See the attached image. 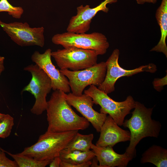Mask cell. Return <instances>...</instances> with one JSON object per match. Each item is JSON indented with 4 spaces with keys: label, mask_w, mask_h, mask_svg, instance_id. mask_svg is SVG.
<instances>
[{
    "label": "cell",
    "mask_w": 167,
    "mask_h": 167,
    "mask_svg": "<svg viewBox=\"0 0 167 167\" xmlns=\"http://www.w3.org/2000/svg\"><path fill=\"white\" fill-rule=\"evenodd\" d=\"M65 92L60 90L54 91L47 101V131L50 132H62L84 130L90 125L84 117L77 114L66 101Z\"/></svg>",
    "instance_id": "obj_1"
},
{
    "label": "cell",
    "mask_w": 167,
    "mask_h": 167,
    "mask_svg": "<svg viewBox=\"0 0 167 167\" xmlns=\"http://www.w3.org/2000/svg\"><path fill=\"white\" fill-rule=\"evenodd\" d=\"M134 110L131 117L124 120L122 126L129 129L131 135L130 143L125 152L136 157V147L143 139L148 137L157 138L161 127L158 121L152 118L153 108H147L144 105L135 101Z\"/></svg>",
    "instance_id": "obj_2"
},
{
    "label": "cell",
    "mask_w": 167,
    "mask_h": 167,
    "mask_svg": "<svg viewBox=\"0 0 167 167\" xmlns=\"http://www.w3.org/2000/svg\"><path fill=\"white\" fill-rule=\"evenodd\" d=\"M78 132V130L58 132L46 131L40 135L36 143L19 153L39 161L51 160L59 156L60 152Z\"/></svg>",
    "instance_id": "obj_3"
},
{
    "label": "cell",
    "mask_w": 167,
    "mask_h": 167,
    "mask_svg": "<svg viewBox=\"0 0 167 167\" xmlns=\"http://www.w3.org/2000/svg\"><path fill=\"white\" fill-rule=\"evenodd\" d=\"M84 92L92 98L94 104L100 106V113L108 114L119 126L122 125L125 117L135 107V101L131 96L123 101H116L93 85Z\"/></svg>",
    "instance_id": "obj_4"
},
{
    "label": "cell",
    "mask_w": 167,
    "mask_h": 167,
    "mask_svg": "<svg viewBox=\"0 0 167 167\" xmlns=\"http://www.w3.org/2000/svg\"><path fill=\"white\" fill-rule=\"evenodd\" d=\"M51 40L54 44L61 45L64 48L75 47L92 50L98 55L105 54L109 46L106 36L98 32L87 34L67 32L54 35Z\"/></svg>",
    "instance_id": "obj_5"
},
{
    "label": "cell",
    "mask_w": 167,
    "mask_h": 167,
    "mask_svg": "<svg viewBox=\"0 0 167 167\" xmlns=\"http://www.w3.org/2000/svg\"><path fill=\"white\" fill-rule=\"evenodd\" d=\"M24 70L30 72L32 78L22 92H29L34 96L35 101L30 111L37 115H41L47 108L46 97L52 89L51 80L44 71L36 64L28 65Z\"/></svg>",
    "instance_id": "obj_6"
},
{
    "label": "cell",
    "mask_w": 167,
    "mask_h": 167,
    "mask_svg": "<svg viewBox=\"0 0 167 167\" xmlns=\"http://www.w3.org/2000/svg\"><path fill=\"white\" fill-rule=\"evenodd\" d=\"M51 55L60 69H69L77 71L97 63L98 54L93 50L69 47L52 52Z\"/></svg>",
    "instance_id": "obj_7"
},
{
    "label": "cell",
    "mask_w": 167,
    "mask_h": 167,
    "mask_svg": "<svg viewBox=\"0 0 167 167\" xmlns=\"http://www.w3.org/2000/svg\"><path fill=\"white\" fill-rule=\"evenodd\" d=\"M106 70V62H102L83 70L71 71L65 69L59 71L69 79L72 93L79 96L88 85H100L105 79Z\"/></svg>",
    "instance_id": "obj_8"
},
{
    "label": "cell",
    "mask_w": 167,
    "mask_h": 167,
    "mask_svg": "<svg viewBox=\"0 0 167 167\" xmlns=\"http://www.w3.org/2000/svg\"><path fill=\"white\" fill-rule=\"evenodd\" d=\"M0 26L11 40L21 46L36 45L41 47L45 45L44 28H31L27 22L5 23L0 19Z\"/></svg>",
    "instance_id": "obj_9"
},
{
    "label": "cell",
    "mask_w": 167,
    "mask_h": 167,
    "mask_svg": "<svg viewBox=\"0 0 167 167\" xmlns=\"http://www.w3.org/2000/svg\"><path fill=\"white\" fill-rule=\"evenodd\" d=\"M120 51L118 49H114L106 63L107 70L105 79L98 88L105 93H110L115 90V84L120 78L131 76L138 73L144 71L151 73L157 70L156 65L153 63L141 66L132 70H127L119 65L118 60Z\"/></svg>",
    "instance_id": "obj_10"
},
{
    "label": "cell",
    "mask_w": 167,
    "mask_h": 167,
    "mask_svg": "<svg viewBox=\"0 0 167 167\" xmlns=\"http://www.w3.org/2000/svg\"><path fill=\"white\" fill-rule=\"evenodd\" d=\"M51 49L49 48L42 53L35 51L32 55V61L46 74L51 81L52 89L60 90L66 93L70 91L69 81L53 64L51 59Z\"/></svg>",
    "instance_id": "obj_11"
},
{
    "label": "cell",
    "mask_w": 167,
    "mask_h": 167,
    "mask_svg": "<svg viewBox=\"0 0 167 167\" xmlns=\"http://www.w3.org/2000/svg\"><path fill=\"white\" fill-rule=\"evenodd\" d=\"M64 96L67 103L91 123L97 132H100L107 115L94 110L92 107L94 104L92 98L84 93L77 96L72 93H65Z\"/></svg>",
    "instance_id": "obj_12"
},
{
    "label": "cell",
    "mask_w": 167,
    "mask_h": 167,
    "mask_svg": "<svg viewBox=\"0 0 167 167\" xmlns=\"http://www.w3.org/2000/svg\"><path fill=\"white\" fill-rule=\"evenodd\" d=\"M118 0H105L99 5L90 8L89 5H82L77 8V14L72 16L66 28L68 32L76 33H85L88 31L92 20L100 11L107 13L109 11L107 5L116 2Z\"/></svg>",
    "instance_id": "obj_13"
},
{
    "label": "cell",
    "mask_w": 167,
    "mask_h": 167,
    "mask_svg": "<svg viewBox=\"0 0 167 167\" xmlns=\"http://www.w3.org/2000/svg\"><path fill=\"white\" fill-rule=\"evenodd\" d=\"M100 132V137L96 144L98 146L113 147L118 143L130 140V131L121 128L109 115L107 116Z\"/></svg>",
    "instance_id": "obj_14"
},
{
    "label": "cell",
    "mask_w": 167,
    "mask_h": 167,
    "mask_svg": "<svg viewBox=\"0 0 167 167\" xmlns=\"http://www.w3.org/2000/svg\"><path fill=\"white\" fill-rule=\"evenodd\" d=\"M91 149L101 167H126L134 158L125 152L121 154L116 153L110 146L100 147L92 143Z\"/></svg>",
    "instance_id": "obj_15"
},
{
    "label": "cell",
    "mask_w": 167,
    "mask_h": 167,
    "mask_svg": "<svg viewBox=\"0 0 167 167\" xmlns=\"http://www.w3.org/2000/svg\"><path fill=\"white\" fill-rule=\"evenodd\" d=\"M59 156L62 161L60 167H88L90 163L88 161H91L95 155L91 150L84 152L64 149Z\"/></svg>",
    "instance_id": "obj_16"
},
{
    "label": "cell",
    "mask_w": 167,
    "mask_h": 167,
    "mask_svg": "<svg viewBox=\"0 0 167 167\" xmlns=\"http://www.w3.org/2000/svg\"><path fill=\"white\" fill-rule=\"evenodd\" d=\"M155 17L160 27L161 37L158 43L151 51L161 52L167 57V46L166 40L167 36V0H162L156 10Z\"/></svg>",
    "instance_id": "obj_17"
},
{
    "label": "cell",
    "mask_w": 167,
    "mask_h": 167,
    "mask_svg": "<svg viewBox=\"0 0 167 167\" xmlns=\"http://www.w3.org/2000/svg\"><path fill=\"white\" fill-rule=\"evenodd\" d=\"M140 163H150L157 167H167V150L161 146L153 145L143 154Z\"/></svg>",
    "instance_id": "obj_18"
},
{
    "label": "cell",
    "mask_w": 167,
    "mask_h": 167,
    "mask_svg": "<svg viewBox=\"0 0 167 167\" xmlns=\"http://www.w3.org/2000/svg\"><path fill=\"white\" fill-rule=\"evenodd\" d=\"M93 138L94 135L92 134L84 135L78 132L65 149L70 151H89L91 149Z\"/></svg>",
    "instance_id": "obj_19"
},
{
    "label": "cell",
    "mask_w": 167,
    "mask_h": 167,
    "mask_svg": "<svg viewBox=\"0 0 167 167\" xmlns=\"http://www.w3.org/2000/svg\"><path fill=\"white\" fill-rule=\"evenodd\" d=\"M2 149L14 159L19 167H45L49 164L52 160L39 161L29 156L19 154V153L12 154Z\"/></svg>",
    "instance_id": "obj_20"
},
{
    "label": "cell",
    "mask_w": 167,
    "mask_h": 167,
    "mask_svg": "<svg viewBox=\"0 0 167 167\" xmlns=\"http://www.w3.org/2000/svg\"><path fill=\"white\" fill-rule=\"evenodd\" d=\"M14 119L9 114L0 118V138L5 139L10 135L14 125Z\"/></svg>",
    "instance_id": "obj_21"
},
{
    "label": "cell",
    "mask_w": 167,
    "mask_h": 167,
    "mask_svg": "<svg viewBox=\"0 0 167 167\" xmlns=\"http://www.w3.org/2000/svg\"><path fill=\"white\" fill-rule=\"evenodd\" d=\"M6 12L13 18L19 19L23 14L24 10L21 6L12 5L7 0H0V12Z\"/></svg>",
    "instance_id": "obj_22"
},
{
    "label": "cell",
    "mask_w": 167,
    "mask_h": 167,
    "mask_svg": "<svg viewBox=\"0 0 167 167\" xmlns=\"http://www.w3.org/2000/svg\"><path fill=\"white\" fill-rule=\"evenodd\" d=\"M0 167H18L14 160H11L6 156L5 152L1 148H0Z\"/></svg>",
    "instance_id": "obj_23"
},
{
    "label": "cell",
    "mask_w": 167,
    "mask_h": 167,
    "mask_svg": "<svg viewBox=\"0 0 167 167\" xmlns=\"http://www.w3.org/2000/svg\"><path fill=\"white\" fill-rule=\"evenodd\" d=\"M154 88L157 91H161L163 87L167 84V75L161 78H155L152 82Z\"/></svg>",
    "instance_id": "obj_24"
},
{
    "label": "cell",
    "mask_w": 167,
    "mask_h": 167,
    "mask_svg": "<svg viewBox=\"0 0 167 167\" xmlns=\"http://www.w3.org/2000/svg\"><path fill=\"white\" fill-rule=\"evenodd\" d=\"M61 161L59 156H56L51 160L49 165L50 167H60Z\"/></svg>",
    "instance_id": "obj_25"
},
{
    "label": "cell",
    "mask_w": 167,
    "mask_h": 167,
    "mask_svg": "<svg viewBox=\"0 0 167 167\" xmlns=\"http://www.w3.org/2000/svg\"><path fill=\"white\" fill-rule=\"evenodd\" d=\"M137 4H143L145 3H151L152 4L156 3L157 0H135Z\"/></svg>",
    "instance_id": "obj_26"
},
{
    "label": "cell",
    "mask_w": 167,
    "mask_h": 167,
    "mask_svg": "<svg viewBox=\"0 0 167 167\" xmlns=\"http://www.w3.org/2000/svg\"><path fill=\"white\" fill-rule=\"evenodd\" d=\"M98 161L96 157L95 156L91 160V164L90 166L92 167H101L100 165H98Z\"/></svg>",
    "instance_id": "obj_27"
},
{
    "label": "cell",
    "mask_w": 167,
    "mask_h": 167,
    "mask_svg": "<svg viewBox=\"0 0 167 167\" xmlns=\"http://www.w3.org/2000/svg\"><path fill=\"white\" fill-rule=\"evenodd\" d=\"M5 58L2 56H0V71L2 72L4 71L5 68L4 65Z\"/></svg>",
    "instance_id": "obj_28"
},
{
    "label": "cell",
    "mask_w": 167,
    "mask_h": 167,
    "mask_svg": "<svg viewBox=\"0 0 167 167\" xmlns=\"http://www.w3.org/2000/svg\"><path fill=\"white\" fill-rule=\"evenodd\" d=\"M5 114L0 113V118L3 117L4 115Z\"/></svg>",
    "instance_id": "obj_29"
},
{
    "label": "cell",
    "mask_w": 167,
    "mask_h": 167,
    "mask_svg": "<svg viewBox=\"0 0 167 167\" xmlns=\"http://www.w3.org/2000/svg\"><path fill=\"white\" fill-rule=\"evenodd\" d=\"M2 73V71H0V75L1 74V73Z\"/></svg>",
    "instance_id": "obj_30"
},
{
    "label": "cell",
    "mask_w": 167,
    "mask_h": 167,
    "mask_svg": "<svg viewBox=\"0 0 167 167\" xmlns=\"http://www.w3.org/2000/svg\"></svg>",
    "instance_id": "obj_31"
}]
</instances>
